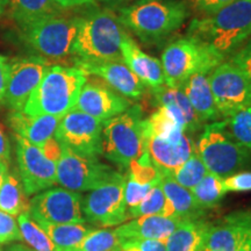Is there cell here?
Returning <instances> with one entry per match:
<instances>
[{
    "mask_svg": "<svg viewBox=\"0 0 251 251\" xmlns=\"http://www.w3.org/2000/svg\"><path fill=\"white\" fill-rule=\"evenodd\" d=\"M87 81V74L74 67H50L24 107L29 117L54 115L63 118L72 111Z\"/></svg>",
    "mask_w": 251,
    "mask_h": 251,
    "instance_id": "3957f363",
    "label": "cell"
},
{
    "mask_svg": "<svg viewBox=\"0 0 251 251\" xmlns=\"http://www.w3.org/2000/svg\"><path fill=\"white\" fill-rule=\"evenodd\" d=\"M19 176L27 197L48 190L57 184L55 162L47 158L40 147L14 135Z\"/></svg>",
    "mask_w": 251,
    "mask_h": 251,
    "instance_id": "5bb4252c",
    "label": "cell"
},
{
    "mask_svg": "<svg viewBox=\"0 0 251 251\" xmlns=\"http://www.w3.org/2000/svg\"><path fill=\"white\" fill-rule=\"evenodd\" d=\"M121 56L131 72L152 91L165 84L162 63L143 51L129 36H125L121 43Z\"/></svg>",
    "mask_w": 251,
    "mask_h": 251,
    "instance_id": "ffe728a7",
    "label": "cell"
},
{
    "mask_svg": "<svg viewBox=\"0 0 251 251\" xmlns=\"http://www.w3.org/2000/svg\"><path fill=\"white\" fill-rule=\"evenodd\" d=\"M119 172L99 161L98 157L83 156L62 146L56 166L57 184L75 192H90L112 180Z\"/></svg>",
    "mask_w": 251,
    "mask_h": 251,
    "instance_id": "9c48e42d",
    "label": "cell"
},
{
    "mask_svg": "<svg viewBox=\"0 0 251 251\" xmlns=\"http://www.w3.org/2000/svg\"><path fill=\"white\" fill-rule=\"evenodd\" d=\"M122 244L124 241L115 229H94L75 251H120Z\"/></svg>",
    "mask_w": 251,
    "mask_h": 251,
    "instance_id": "1f68e13d",
    "label": "cell"
},
{
    "mask_svg": "<svg viewBox=\"0 0 251 251\" xmlns=\"http://www.w3.org/2000/svg\"><path fill=\"white\" fill-rule=\"evenodd\" d=\"M98 1L107 5L108 7H118V6L125 4V2L131 1V0H98Z\"/></svg>",
    "mask_w": 251,
    "mask_h": 251,
    "instance_id": "c3c4849f",
    "label": "cell"
},
{
    "mask_svg": "<svg viewBox=\"0 0 251 251\" xmlns=\"http://www.w3.org/2000/svg\"><path fill=\"white\" fill-rule=\"evenodd\" d=\"M224 61L225 57L202 41L192 36L176 40L162 54L165 85L181 89L191 76L211 72Z\"/></svg>",
    "mask_w": 251,
    "mask_h": 251,
    "instance_id": "8992f818",
    "label": "cell"
},
{
    "mask_svg": "<svg viewBox=\"0 0 251 251\" xmlns=\"http://www.w3.org/2000/svg\"><path fill=\"white\" fill-rule=\"evenodd\" d=\"M147 151L158 171L172 174L196 151V144L184 131L166 139L147 137Z\"/></svg>",
    "mask_w": 251,
    "mask_h": 251,
    "instance_id": "d6986e66",
    "label": "cell"
},
{
    "mask_svg": "<svg viewBox=\"0 0 251 251\" xmlns=\"http://www.w3.org/2000/svg\"><path fill=\"white\" fill-rule=\"evenodd\" d=\"M120 251H166V249L163 241L130 240L122 244Z\"/></svg>",
    "mask_w": 251,
    "mask_h": 251,
    "instance_id": "60d3db41",
    "label": "cell"
},
{
    "mask_svg": "<svg viewBox=\"0 0 251 251\" xmlns=\"http://www.w3.org/2000/svg\"><path fill=\"white\" fill-rule=\"evenodd\" d=\"M0 211L12 216L29 211V201L25 193L20 176L17 172H7L0 187Z\"/></svg>",
    "mask_w": 251,
    "mask_h": 251,
    "instance_id": "f1b7e54d",
    "label": "cell"
},
{
    "mask_svg": "<svg viewBox=\"0 0 251 251\" xmlns=\"http://www.w3.org/2000/svg\"><path fill=\"white\" fill-rule=\"evenodd\" d=\"M18 218L21 240L25 241L34 251H58L50 237L37 222L31 218L29 211L21 213Z\"/></svg>",
    "mask_w": 251,
    "mask_h": 251,
    "instance_id": "4dcf8cb0",
    "label": "cell"
},
{
    "mask_svg": "<svg viewBox=\"0 0 251 251\" xmlns=\"http://www.w3.org/2000/svg\"><path fill=\"white\" fill-rule=\"evenodd\" d=\"M159 174L163 192L165 194V205L161 215L179 220L199 219L203 211L197 207L191 190L178 184L168 172L159 171Z\"/></svg>",
    "mask_w": 251,
    "mask_h": 251,
    "instance_id": "cb8c5ba5",
    "label": "cell"
},
{
    "mask_svg": "<svg viewBox=\"0 0 251 251\" xmlns=\"http://www.w3.org/2000/svg\"><path fill=\"white\" fill-rule=\"evenodd\" d=\"M237 251H251V230L247 234L246 238L243 240V242L241 243L240 248Z\"/></svg>",
    "mask_w": 251,
    "mask_h": 251,
    "instance_id": "7dc6e473",
    "label": "cell"
},
{
    "mask_svg": "<svg viewBox=\"0 0 251 251\" xmlns=\"http://www.w3.org/2000/svg\"><path fill=\"white\" fill-rule=\"evenodd\" d=\"M54 137L79 155H102V121L77 109H72L61 119Z\"/></svg>",
    "mask_w": 251,
    "mask_h": 251,
    "instance_id": "7c38bea8",
    "label": "cell"
},
{
    "mask_svg": "<svg viewBox=\"0 0 251 251\" xmlns=\"http://www.w3.org/2000/svg\"><path fill=\"white\" fill-rule=\"evenodd\" d=\"M96 0H54V2L62 9L79 7V6L93 4Z\"/></svg>",
    "mask_w": 251,
    "mask_h": 251,
    "instance_id": "bcb514c9",
    "label": "cell"
},
{
    "mask_svg": "<svg viewBox=\"0 0 251 251\" xmlns=\"http://www.w3.org/2000/svg\"><path fill=\"white\" fill-rule=\"evenodd\" d=\"M9 0H0V14H2L5 12V9L7 8Z\"/></svg>",
    "mask_w": 251,
    "mask_h": 251,
    "instance_id": "816d5d0a",
    "label": "cell"
},
{
    "mask_svg": "<svg viewBox=\"0 0 251 251\" xmlns=\"http://www.w3.org/2000/svg\"><path fill=\"white\" fill-rule=\"evenodd\" d=\"M165 205V194L163 192L161 180L152 185L149 193L139 206L127 209V221L144 215H161Z\"/></svg>",
    "mask_w": 251,
    "mask_h": 251,
    "instance_id": "836d02e7",
    "label": "cell"
},
{
    "mask_svg": "<svg viewBox=\"0 0 251 251\" xmlns=\"http://www.w3.org/2000/svg\"><path fill=\"white\" fill-rule=\"evenodd\" d=\"M196 151L209 174L222 179L240 172L251 161V152L234 140L226 121H214L203 127Z\"/></svg>",
    "mask_w": 251,
    "mask_h": 251,
    "instance_id": "52a82bcc",
    "label": "cell"
},
{
    "mask_svg": "<svg viewBox=\"0 0 251 251\" xmlns=\"http://www.w3.org/2000/svg\"><path fill=\"white\" fill-rule=\"evenodd\" d=\"M188 34L222 57L231 55L251 36V0H234L214 14L194 19Z\"/></svg>",
    "mask_w": 251,
    "mask_h": 251,
    "instance_id": "6da1fadb",
    "label": "cell"
},
{
    "mask_svg": "<svg viewBox=\"0 0 251 251\" xmlns=\"http://www.w3.org/2000/svg\"><path fill=\"white\" fill-rule=\"evenodd\" d=\"M147 151L142 108L130 106L102 122V155L122 168Z\"/></svg>",
    "mask_w": 251,
    "mask_h": 251,
    "instance_id": "5b68a950",
    "label": "cell"
},
{
    "mask_svg": "<svg viewBox=\"0 0 251 251\" xmlns=\"http://www.w3.org/2000/svg\"><path fill=\"white\" fill-rule=\"evenodd\" d=\"M208 224L199 219L183 220L166 238V251H197Z\"/></svg>",
    "mask_w": 251,
    "mask_h": 251,
    "instance_id": "83f0119b",
    "label": "cell"
},
{
    "mask_svg": "<svg viewBox=\"0 0 251 251\" xmlns=\"http://www.w3.org/2000/svg\"><path fill=\"white\" fill-rule=\"evenodd\" d=\"M185 2L175 0H137L119 8L118 18L141 41L156 43L179 29L187 19Z\"/></svg>",
    "mask_w": 251,
    "mask_h": 251,
    "instance_id": "277c9868",
    "label": "cell"
},
{
    "mask_svg": "<svg viewBox=\"0 0 251 251\" xmlns=\"http://www.w3.org/2000/svg\"><path fill=\"white\" fill-rule=\"evenodd\" d=\"M5 251H34V250H31L30 248L24 246V244L21 243H15V244H12V246H9Z\"/></svg>",
    "mask_w": 251,
    "mask_h": 251,
    "instance_id": "f907efd6",
    "label": "cell"
},
{
    "mask_svg": "<svg viewBox=\"0 0 251 251\" xmlns=\"http://www.w3.org/2000/svg\"><path fill=\"white\" fill-rule=\"evenodd\" d=\"M251 230V209L230 213L207 226L197 251H237Z\"/></svg>",
    "mask_w": 251,
    "mask_h": 251,
    "instance_id": "2e32d148",
    "label": "cell"
},
{
    "mask_svg": "<svg viewBox=\"0 0 251 251\" xmlns=\"http://www.w3.org/2000/svg\"><path fill=\"white\" fill-rule=\"evenodd\" d=\"M219 114L227 119L251 105V83L230 62H222L208 75Z\"/></svg>",
    "mask_w": 251,
    "mask_h": 251,
    "instance_id": "8fae6325",
    "label": "cell"
},
{
    "mask_svg": "<svg viewBox=\"0 0 251 251\" xmlns=\"http://www.w3.org/2000/svg\"><path fill=\"white\" fill-rule=\"evenodd\" d=\"M0 159L4 161L6 164H11L12 161V149L8 137L6 136L5 131L0 127Z\"/></svg>",
    "mask_w": 251,
    "mask_h": 251,
    "instance_id": "f6af8a7d",
    "label": "cell"
},
{
    "mask_svg": "<svg viewBox=\"0 0 251 251\" xmlns=\"http://www.w3.org/2000/svg\"><path fill=\"white\" fill-rule=\"evenodd\" d=\"M127 35L111 9H92L78 17L71 55L75 61L101 62L122 59L121 43Z\"/></svg>",
    "mask_w": 251,
    "mask_h": 251,
    "instance_id": "7a4b0ae2",
    "label": "cell"
},
{
    "mask_svg": "<svg viewBox=\"0 0 251 251\" xmlns=\"http://www.w3.org/2000/svg\"><path fill=\"white\" fill-rule=\"evenodd\" d=\"M207 174H209L208 170L200 159V157L198 156L197 151H194L183 165L179 166L177 170H175L170 175L181 186L192 190L196 185L203 179V177Z\"/></svg>",
    "mask_w": 251,
    "mask_h": 251,
    "instance_id": "d6a6232c",
    "label": "cell"
},
{
    "mask_svg": "<svg viewBox=\"0 0 251 251\" xmlns=\"http://www.w3.org/2000/svg\"><path fill=\"white\" fill-rule=\"evenodd\" d=\"M14 241H23L17 220L0 211V244H8Z\"/></svg>",
    "mask_w": 251,
    "mask_h": 251,
    "instance_id": "74e56055",
    "label": "cell"
},
{
    "mask_svg": "<svg viewBox=\"0 0 251 251\" xmlns=\"http://www.w3.org/2000/svg\"><path fill=\"white\" fill-rule=\"evenodd\" d=\"M130 106L129 100L108 85L87 80L78 96L74 109L86 113L103 122L121 114Z\"/></svg>",
    "mask_w": 251,
    "mask_h": 251,
    "instance_id": "e0dca14e",
    "label": "cell"
},
{
    "mask_svg": "<svg viewBox=\"0 0 251 251\" xmlns=\"http://www.w3.org/2000/svg\"><path fill=\"white\" fill-rule=\"evenodd\" d=\"M83 196L64 187L42 191L29 201V213L35 220L49 224H85Z\"/></svg>",
    "mask_w": 251,
    "mask_h": 251,
    "instance_id": "4fadbf2b",
    "label": "cell"
},
{
    "mask_svg": "<svg viewBox=\"0 0 251 251\" xmlns=\"http://www.w3.org/2000/svg\"><path fill=\"white\" fill-rule=\"evenodd\" d=\"M75 64L87 75L99 77L111 89L126 98H139L144 92L146 86L126 65L124 59L101 62L75 61Z\"/></svg>",
    "mask_w": 251,
    "mask_h": 251,
    "instance_id": "ac0fdd59",
    "label": "cell"
},
{
    "mask_svg": "<svg viewBox=\"0 0 251 251\" xmlns=\"http://www.w3.org/2000/svg\"><path fill=\"white\" fill-rule=\"evenodd\" d=\"M153 184L142 185L131 179H128V178L126 177L125 201H126V206H127V209L134 208V207L139 206L140 203L144 200V198L147 197V194L149 193L150 188L152 187Z\"/></svg>",
    "mask_w": 251,
    "mask_h": 251,
    "instance_id": "8d00e7d4",
    "label": "cell"
},
{
    "mask_svg": "<svg viewBox=\"0 0 251 251\" xmlns=\"http://www.w3.org/2000/svg\"><path fill=\"white\" fill-rule=\"evenodd\" d=\"M78 17L61 14L37 20L20 29V37L26 45L45 58H64L71 55L76 39Z\"/></svg>",
    "mask_w": 251,
    "mask_h": 251,
    "instance_id": "ba28073f",
    "label": "cell"
},
{
    "mask_svg": "<svg viewBox=\"0 0 251 251\" xmlns=\"http://www.w3.org/2000/svg\"><path fill=\"white\" fill-rule=\"evenodd\" d=\"M183 220L162 215H144L126 221L115 229L124 243L130 240H157L165 242Z\"/></svg>",
    "mask_w": 251,
    "mask_h": 251,
    "instance_id": "44dd1931",
    "label": "cell"
},
{
    "mask_svg": "<svg viewBox=\"0 0 251 251\" xmlns=\"http://www.w3.org/2000/svg\"><path fill=\"white\" fill-rule=\"evenodd\" d=\"M191 192L193 194L197 207L201 211L215 208L227 193L222 178L212 174H207L203 179L191 190Z\"/></svg>",
    "mask_w": 251,
    "mask_h": 251,
    "instance_id": "f546056e",
    "label": "cell"
},
{
    "mask_svg": "<svg viewBox=\"0 0 251 251\" xmlns=\"http://www.w3.org/2000/svg\"><path fill=\"white\" fill-rule=\"evenodd\" d=\"M8 172V164H6L4 161L0 159V187H1L2 183H4L5 176L7 175Z\"/></svg>",
    "mask_w": 251,
    "mask_h": 251,
    "instance_id": "681fc988",
    "label": "cell"
},
{
    "mask_svg": "<svg viewBox=\"0 0 251 251\" xmlns=\"http://www.w3.org/2000/svg\"><path fill=\"white\" fill-rule=\"evenodd\" d=\"M226 124L234 140L251 152V105L226 119Z\"/></svg>",
    "mask_w": 251,
    "mask_h": 251,
    "instance_id": "e575fe53",
    "label": "cell"
},
{
    "mask_svg": "<svg viewBox=\"0 0 251 251\" xmlns=\"http://www.w3.org/2000/svg\"><path fill=\"white\" fill-rule=\"evenodd\" d=\"M229 62L242 72L251 83V37L246 45L231 54Z\"/></svg>",
    "mask_w": 251,
    "mask_h": 251,
    "instance_id": "f35d334b",
    "label": "cell"
},
{
    "mask_svg": "<svg viewBox=\"0 0 251 251\" xmlns=\"http://www.w3.org/2000/svg\"><path fill=\"white\" fill-rule=\"evenodd\" d=\"M9 74V59L0 55V105L4 100Z\"/></svg>",
    "mask_w": 251,
    "mask_h": 251,
    "instance_id": "ee69618b",
    "label": "cell"
},
{
    "mask_svg": "<svg viewBox=\"0 0 251 251\" xmlns=\"http://www.w3.org/2000/svg\"><path fill=\"white\" fill-rule=\"evenodd\" d=\"M127 178L139 184L148 185L161 179V174L150 158L148 151H146L128 165Z\"/></svg>",
    "mask_w": 251,
    "mask_h": 251,
    "instance_id": "d590c367",
    "label": "cell"
},
{
    "mask_svg": "<svg viewBox=\"0 0 251 251\" xmlns=\"http://www.w3.org/2000/svg\"><path fill=\"white\" fill-rule=\"evenodd\" d=\"M42 152L45 153L47 158H49L50 161L55 162L57 164L59 157L62 155V144L58 142L55 137H51L47 141L46 143H43L42 147H40Z\"/></svg>",
    "mask_w": 251,
    "mask_h": 251,
    "instance_id": "7bdbcfd3",
    "label": "cell"
},
{
    "mask_svg": "<svg viewBox=\"0 0 251 251\" xmlns=\"http://www.w3.org/2000/svg\"><path fill=\"white\" fill-rule=\"evenodd\" d=\"M35 221L46 231L58 251H75L81 241L96 229L93 226L85 224H49L42 220Z\"/></svg>",
    "mask_w": 251,
    "mask_h": 251,
    "instance_id": "484cf974",
    "label": "cell"
},
{
    "mask_svg": "<svg viewBox=\"0 0 251 251\" xmlns=\"http://www.w3.org/2000/svg\"><path fill=\"white\" fill-rule=\"evenodd\" d=\"M8 6L11 17L19 28L41 19L62 14L63 11L54 0H9Z\"/></svg>",
    "mask_w": 251,
    "mask_h": 251,
    "instance_id": "4316f807",
    "label": "cell"
},
{
    "mask_svg": "<svg viewBox=\"0 0 251 251\" xmlns=\"http://www.w3.org/2000/svg\"><path fill=\"white\" fill-rule=\"evenodd\" d=\"M50 68L42 56H26L9 61L7 87L2 103L11 111H24L27 100Z\"/></svg>",
    "mask_w": 251,
    "mask_h": 251,
    "instance_id": "9a60e30c",
    "label": "cell"
},
{
    "mask_svg": "<svg viewBox=\"0 0 251 251\" xmlns=\"http://www.w3.org/2000/svg\"><path fill=\"white\" fill-rule=\"evenodd\" d=\"M234 0H191L196 11L205 15H212Z\"/></svg>",
    "mask_w": 251,
    "mask_h": 251,
    "instance_id": "b9f144b4",
    "label": "cell"
},
{
    "mask_svg": "<svg viewBox=\"0 0 251 251\" xmlns=\"http://www.w3.org/2000/svg\"><path fill=\"white\" fill-rule=\"evenodd\" d=\"M208 75L209 72L193 75L181 87L198 117L203 122L218 120L221 117L215 106L214 98H213Z\"/></svg>",
    "mask_w": 251,
    "mask_h": 251,
    "instance_id": "d4e9b609",
    "label": "cell"
},
{
    "mask_svg": "<svg viewBox=\"0 0 251 251\" xmlns=\"http://www.w3.org/2000/svg\"><path fill=\"white\" fill-rule=\"evenodd\" d=\"M226 192H247L251 191V172L242 171L222 179Z\"/></svg>",
    "mask_w": 251,
    "mask_h": 251,
    "instance_id": "ab89813d",
    "label": "cell"
},
{
    "mask_svg": "<svg viewBox=\"0 0 251 251\" xmlns=\"http://www.w3.org/2000/svg\"><path fill=\"white\" fill-rule=\"evenodd\" d=\"M0 251H2V250H1V248H0Z\"/></svg>",
    "mask_w": 251,
    "mask_h": 251,
    "instance_id": "f5cc1de1",
    "label": "cell"
},
{
    "mask_svg": "<svg viewBox=\"0 0 251 251\" xmlns=\"http://www.w3.org/2000/svg\"><path fill=\"white\" fill-rule=\"evenodd\" d=\"M62 118L54 115H37L29 117L23 111H11L7 115V122L15 135L27 140L36 147L54 137Z\"/></svg>",
    "mask_w": 251,
    "mask_h": 251,
    "instance_id": "603a6c76",
    "label": "cell"
},
{
    "mask_svg": "<svg viewBox=\"0 0 251 251\" xmlns=\"http://www.w3.org/2000/svg\"><path fill=\"white\" fill-rule=\"evenodd\" d=\"M126 177L119 175L83 197V213L86 221L100 227H114L127 221L125 201Z\"/></svg>",
    "mask_w": 251,
    "mask_h": 251,
    "instance_id": "30bf717a",
    "label": "cell"
},
{
    "mask_svg": "<svg viewBox=\"0 0 251 251\" xmlns=\"http://www.w3.org/2000/svg\"><path fill=\"white\" fill-rule=\"evenodd\" d=\"M152 92L157 107L164 108L185 133H196L200 129L203 121L198 117L183 90L166 86L164 84Z\"/></svg>",
    "mask_w": 251,
    "mask_h": 251,
    "instance_id": "7402d4cb",
    "label": "cell"
}]
</instances>
